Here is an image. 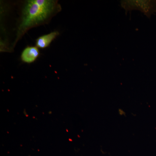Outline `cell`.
I'll return each mask as SVG.
<instances>
[{"instance_id":"cell-4","label":"cell","mask_w":156,"mask_h":156,"mask_svg":"<svg viewBox=\"0 0 156 156\" xmlns=\"http://www.w3.org/2000/svg\"><path fill=\"white\" fill-rule=\"evenodd\" d=\"M58 35L59 32L57 31H55L48 34L39 37L36 41V47L41 49L48 48Z\"/></svg>"},{"instance_id":"cell-3","label":"cell","mask_w":156,"mask_h":156,"mask_svg":"<svg viewBox=\"0 0 156 156\" xmlns=\"http://www.w3.org/2000/svg\"><path fill=\"white\" fill-rule=\"evenodd\" d=\"M39 55L40 52L37 47L28 46L23 50L21 54V60L25 63H32L36 60Z\"/></svg>"},{"instance_id":"cell-1","label":"cell","mask_w":156,"mask_h":156,"mask_svg":"<svg viewBox=\"0 0 156 156\" xmlns=\"http://www.w3.org/2000/svg\"><path fill=\"white\" fill-rule=\"evenodd\" d=\"M61 10L58 2L54 0H28L21 11L14 46L30 29L50 22Z\"/></svg>"},{"instance_id":"cell-2","label":"cell","mask_w":156,"mask_h":156,"mask_svg":"<svg viewBox=\"0 0 156 156\" xmlns=\"http://www.w3.org/2000/svg\"><path fill=\"white\" fill-rule=\"evenodd\" d=\"M120 3L126 12L138 10L149 18L156 13V1L154 0H124Z\"/></svg>"}]
</instances>
